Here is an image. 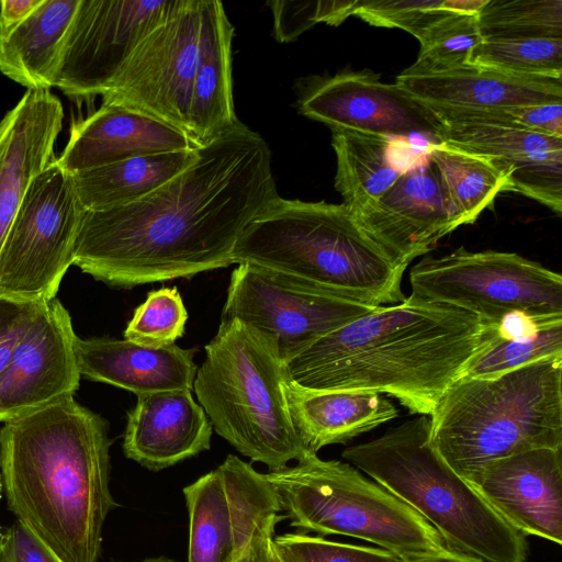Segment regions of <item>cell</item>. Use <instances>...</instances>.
<instances>
[{
  "mask_svg": "<svg viewBox=\"0 0 562 562\" xmlns=\"http://www.w3.org/2000/svg\"><path fill=\"white\" fill-rule=\"evenodd\" d=\"M335 188L352 213L376 202L402 173L391 159V137L330 128Z\"/></svg>",
  "mask_w": 562,
  "mask_h": 562,
  "instance_id": "28",
  "label": "cell"
},
{
  "mask_svg": "<svg viewBox=\"0 0 562 562\" xmlns=\"http://www.w3.org/2000/svg\"><path fill=\"white\" fill-rule=\"evenodd\" d=\"M301 114L330 128L382 136L420 135L438 144L441 121L395 83H384L371 70L340 71L316 78L301 93Z\"/></svg>",
  "mask_w": 562,
  "mask_h": 562,
  "instance_id": "15",
  "label": "cell"
},
{
  "mask_svg": "<svg viewBox=\"0 0 562 562\" xmlns=\"http://www.w3.org/2000/svg\"><path fill=\"white\" fill-rule=\"evenodd\" d=\"M201 5L202 0H187L180 11L148 33L102 95V104L138 111L190 137L189 103L200 45Z\"/></svg>",
  "mask_w": 562,
  "mask_h": 562,
  "instance_id": "14",
  "label": "cell"
},
{
  "mask_svg": "<svg viewBox=\"0 0 562 562\" xmlns=\"http://www.w3.org/2000/svg\"><path fill=\"white\" fill-rule=\"evenodd\" d=\"M412 294L451 305L501 328L520 317L537 327L562 322V277L515 252L463 247L425 257L409 272Z\"/></svg>",
  "mask_w": 562,
  "mask_h": 562,
  "instance_id": "9",
  "label": "cell"
},
{
  "mask_svg": "<svg viewBox=\"0 0 562 562\" xmlns=\"http://www.w3.org/2000/svg\"><path fill=\"white\" fill-rule=\"evenodd\" d=\"M273 541L285 562H405L382 548L336 542L303 532L274 536Z\"/></svg>",
  "mask_w": 562,
  "mask_h": 562,
  "instance_id": "38",
  "label": "cell"
},
{
  "mask_svg": "<svg viewBox=\"0 0 562 562\" xmlns=\"http://www.w3.org/2000/svg\"><path fill=\"white\" fill-rule=\"evenodd\" d=\"M376 307L338 297L285 272L238 263L222 319H237L261 335L285 366L322 337Z\"/></svg>",
  "mask_w": 562,
  "mask_h": 562,
  "instance_id": "12",
  "label": "cell"
},
{
  "mask_svg": "<svg viewBox=\"0 0 562 562\" xmlns=\"http://www.w3.org/2000/svg\"><path fill=\"white\" fill-rule=\"evenodd\" d=\"M0 562H1V543H0Z\"/></svg>",
  "mask_w": 562,
  "mask_h": 562,
  "instance_id": "46",
  "label": "cell"
},
{
  "mask_svg": "<svg viewBox=\"0 0 562 562\" xmlns=\"http://www.w3.org/2000/svg\"><path fill=\"white\" fill-rule=\"evenodd\" d=\"M233 263H252L303 279L367 305L397 304L405 266L396 262L345 204L272 200L240 234Z\"/></svg>",
  "mask_w": 562,
  "mask_h": 562,
  "instance_id": "4",
  "label": "cell"
},
{
  "mask_svg": "<svg viewBox=\"0 0 562 562\" xmlns=\"http://www.w3.org/2000/svg\"><path fill=\"white\" fill-rule=\"evenodd\" d=\"M352 214L366 233L406 268L463 225L428 156L402 172L376 202Z\"/></svg>",
  "mask_w": 562,
  "mask_h": 562,
  "instance_id": "16",
  "label": "cell"
},
{
  "mask_svg": "<svg viewBox=\"0 0 562 562\" xmlns=\"http://www.w3.org/2000/svg\"><path fill=\"white\" fill-rule=\"evenodd\" d=\"M196 148L143 155L70 173L86 211L106 210L138 201L187 169Z\"/></svg>",
  "mask_w": 562,
  "mask_h": 562,
  "instance_id": "27",
  "label": "cell"
},
{
  "mask_svg": "<svg viewBox=\"0 0 562 562\" xmlns=\"http://www.w3.org/2000/svg\"><path fill=\"white\" fill-rule=\"evenodd\" d=\"M1 562H64L29 527L16 521L0 535Z\"/></svg>",
  "mask_w": 562,
  "mask_h": 562,
  "instance_id": "41",
  "label": "cell"
},
{
  "mask_svg": "<svg viewBox=\"0 0 562 562\" xmlns=\"http://www.w3.org/2000/svg\"><path fill=\"white\" fill-rule=\"evenodd\" d=\"M79 0H42L22 21L0 29V72L27 90L55 87L60 53Z\"/></svg>",
  "mask_w": 562,
  "mask_h": 562,
  "instance_id": "26",
  "label": "cell"
},
{
  "mask_svg": "<svg viewBox=\"0 0 562 562\" xmlns=\"http://www.w3.org/2000/svg\"><path fill=\"white\" fill-rule=\"evenodd\" d=\"M234 26L218 0H202L200 45L189 103L190 137L203 146L238 121L234 109Z\"/></svg>",
  "mask_w": 562,
  "mask_h": 562,
  "instance_id": "24",
  "label": "cell"
},
{
  "mask_svg": "<svg viewBox=\"0 0 562 562\" xmlns=\"http://www.w3.org/2000/svg\"><path fill=\"white\" fill-rule=\"evenodd\" d=\"M279 520L261 525L252 536L248 551V562H285L279 554L273 537Z\"/></svg>",
  "mask_w": 562,
  "mask_h": 562,
  "instance_id": "42",
  "label": "cell"
},
{
  "mask_svg": "<svg viewBox=\"0 0 562 562\" xmlns=\"http://www.w3.org/2000/svg\"><path fill=\"white\" fill-rule=\"evenodd\" d=\"M188 312L177 288L150 291L133 314L124 330L131 341L162 347L183 335Z\"/></svg>",
  "mask_w": 562,
  "mask_h": 562,
  "instance_id": "37",
  "label": "cell"
},
{
  "mask_svg": "<svg viewBox=\"0 0 562 562\" xmlns=\"http://www.w3.org/2000/svg\"><path fill=\"white\" fill-rule=\"evenodd\" d=\"M285 378V366L268 340L237 319H222L193 382L215 431L270 471L311 452L292 423Z\"/></svg>",
  "mask_w": 562,
  "mask_h": 562,
  "instance_id": "7",
  "label": "cell"
},
{
  "mask_svg": "<svg viewBox=\"0 0 562 562\" xmlns=\"http://www.w3.org/2000/svg\"><path fill=\"white\" fill-rule=\"evenodd\" d=\"M76 339L57 299L0 296V422L74 395L81 378Z\"/></svg>",
  "mask_w": 562,
  "mask_h": 562,
  "instance_id": "10",
  "label": "cell"
},
{
  "mask_svg": "<svg viewBox=\"0 0 562 562\" xmlns=\"http://www.w3.org/2000/svg\"><path fill=\"white\" fill-rule=\"evenodd\" d=\"M405 562H485L484 560L460 552L454 549H448L443 552L426 555L413 560H407Z\"/></svg>",
  "mask_w": 562,
  "mask_h": 562,
  "instance_id": "44",
  "label": "cell"
},
{
  "mask_svg": "<svg viewBox=\"0 0 562 562\" xmlns=\"http://www.w3.org/2000/svg\"><path fill=\"white\" fill-rule=\"evenodd\" d=\"M278 196L267 142L238 120L145 198L85 211L72 265L120 289L228 267L243 231Z\"/></svg>",
  "mask_w": 562,
  "mask_h": 562,
  "instance_id": "1",
  "label": "cell"
},
{
  "mask_svg": "<svg viewBox=\"0 0 562 562\" xmlns=\"http://www.w3.org/2000/svg\"><path fill=\"white\" fill-rule=\"evenodd\" d=\"M485 0H366L355 1L353 15L374 26L402 29L418 41L443 19L479 11Z\"/></svg>",
  "mask_w": 562,
  "mask_h": 562,
  "instance_id": "36",
  "label": "cell"
},
{
  "mask_svg": "<svg viewBox=\"0 0 562 562\" xmlns=\"http://www.w3.org/2000/svg\"><path fill=\"white\" fill-rule=\"evenodd\" d=\"M42 0H1L0 29L12 26L25 19Z\"/></svg>",
  "mask_w": 562,
  "mask_h": 562,
  "instance_id": "43",
  "label": "cell"
},
{
  "mask_svg": "<svg viewBox=\"0 0 562 562\" xmlns=\"http://www.w3.org/2000/svg\"><path fill=\"white\" fill-rule=\"evenodd\" d=\"M471 485L521 533L562 544V448L495 460Z\"/></svg>",
  "mask_w": 562,
  "mask_h": 562,
  "instance_id": "17",
  "label": "cell"
},
{
  "mask_svg": "<svg viewBox=\"0 0 562 562\" xmlns=\"http://www.w3.org/2000/svg\"><path fill=\"white\" fill-rule=\"evenodd\" d=\"M265 476L284 517L303 531L362 539L405 561L451 549L418 513L348 463L308 452Z\"/></svg>",
  "mask_w": 562,
  "mask_h": 562,
  "instance_id": "8",
  "label": "cell"
},
{
  "mask_svg": "<svg viewBox=\"0 0 562 562\" xmlns=\"http://www.w3.org/2000/svg\"><path fill=\"white\" fill-rule=\"evenodd\" d=\"M562 357V322L519 336L499 333L467 366L463 375L492 378L529 363Z\"/></svg>",
  "mask_w": 562,
  "mask_h": 562,
  "instance_id": "34",
  "label": "cell"
},
{
  "mask_svg": "<svg viewBox=\"0 0 562 562\" xmlns=\"http://www.w3.org/2000/svg\"><path fill=\"white\" fill-rule=\"evenodd\" d=\"M63 120L50 90H26L0 121V249L27 188L54 158Z\"/></svg>",
  "mask_w": 562,
  "mask_h": 562,
  "instance_id": "19",
  "label": "cell"
},
{
  "mask_svg": "<svg viewBox=\"0 0 562 562\" xmlns=\"http://www.w3.org/2000/svg\"><path fill=\"white\" fill-rule=\"evenodd\" d=\"M135 562H178L177 560L167 558V557H158V558H149L142 561H135Z\"/></svg>",
  "mask_w": 562,
  "mask_h": 562,
  "instance_id": "45",
  "label": "cell"
},
{
  "mask_svg": "<svg viewBox=\"0 0 562 562\" xmlns=\"http://www.w3.org/2000/svg\"><path fill=\"white\" fill-rule=\"evenodd\" d=\"M482 41L477 11L453 14L424 34L417 60L404 71L432 74L469 66L473 49Z\"/></svg>",
  "mask_w": 562,
  "mask_h": 562,
  "instance_id": "35",
  "label": "cell"
},
{
  "mask_svg": "<svg viewBox=\"0 0 562 562\" xmlns=\"http://www.w3.org/2000/svg\"><path fill=\"white\" fill-rule=\"evenodd\" d=\"M341 456L418 513L449 548L485 562H526L525 535L443 460L432 445L428 416L351 446Z\"/></svg>",
  "mask_w": 562,
  "mask_h": 562,
  "instance_id": "6",
  "label": "cell"
},
{
  "mask_svg": "<svg viewBox=\"0 0 562 562\" xmlns=\"http://www.w3.org/2000/svg\"><path fill=\"white\" fill-rule=\"evenodd\" d=\"M198 148L183 132L138 111L102 104L75 123L57 164L68 173L136 156Z\"/></svg>",
  "mask_w": 562,
  "mask_h": 562,
  "instance_id": "21",
  "label": "cell"
},
{
  "mask_svg": "<svg viewBox=\"0 0 562 562\" xmlns=\"http://www.w3.org/2000/svg\"><path fill=\"white\" fill-rule=\"evenodd\" d=\"M477 22L483 40L562 38V1L485 0Z\"/></svg>",
  "mask_w": 562,
  "mask_h": 562,
  "instance_id": "32",
  "label": "cell"
},
{
  "mask_svg": "<svg viewBox=\"0 0 562 562\" xmlns=\"http://www.w3.org/2000/svg\"><path fill=\"white\" fill-rule=\"evenodd\" d=\"M430 110L440 121L509 124L562 137V102L488 110Z\"/></svg>",
  "mask_w": 562,
  "mask_h": 562,
  "instance_id": "39",
  "label": "cell"
},
{
  "mask_svg": "<svg viewBox=\"0 0 562 562\" xmlns=\"http://www.w3.org/2000/svg\"><path fill=\"white\" fill-rule=\"evenodd\" d=\"M395 85L439 110H488L562 102V79L528 78L473 65L441 72L402 71Z\"/></svg>",
  "mask_w": 562,
  "mask_h": 562,
  "instance_id": "22",
  "label": "cell"
},
{
  "mask_svg": "<svg viewBox=\"0 0 562 562\" xmlns=\"http://www.w3.org/2000/svg\"><path fill=\"white\" fill-rule=\"evenodd\" d=\"M187 0H79L65 37L55 87L75 100L108 92L140 41Z\"/></svg>",
  "mask_w": 562,
  "mask_h": 562,
  "instance_id": "13",
  "label": "cell"
},
{
  "mask_svg": "<svg viewBox=\"0 0 562 562\" xmlns=\"http://www.w3.org/2000/svg\"><path fill=\"white\" fill-rule=\"evenodd\" d=\"M438 144L485 156L504 170L510 191L561 215L562 137L516 125L441 121Z\"/></svg>",
  "mask_w": 562,
  "mask_h": 562,
  "instance_id": "18",
  "label": "cell"
},
{
  "mask_svg": "<svg viewBox=\"0 0 562 562\" xmlns=\"http://www.w3.org/2000/svg\"><path fill=\"white\" fill-rule=\"evenodd\" d=\"M469 65L544 79H562V38L483 40Z\"/></svg>",
  "mask_w": 562,
  "mask_h": 562,
  "instance_id": "33",
  "label": "cell"
},
{
  "mask_svg": "<svg viewBox=\"0 0 562 562\" xmlns=\"http://www.w3.org/2000/svg\"><path fill=\"white\" fill-rule=\"evenodd\" d=\"M427 156L463 225L474 223L498 193L510 191L508 175L485 156L441 143L430 145Z\"/></svg>",
  "mask_w": 562,
  "mask_h": 562,
  "instance_id": "29",
  "label": "cell"
},
{
  "mask_svg": "<svg viewBox=\"0 0 562 562\" xmlns=\"http://www.w3.org/2000/svg\"><path fill=\"white\" fill-rule=\"evenodd\" d=\"M136 396L124 432L126 458L159 471L210 449L213 427L191 390Z\"/></svg>",
  "mask_w": 562,
  "mask_h": 562,
  "instance_id": "20",
  "label": "cell"
},
{
  "mask_svg": "<svg viewBox=\"0 0 562 562\" xmlns=\"http://www.w3.org/2000/svg\"><path fill=\"white\" fill-rule=\"evenodd\" d=\"M231 514L234 551L238 561L250 546L256 530L263 524L284 519L278 496L265 474L237 456L228 454L217 468Z\"/></svg>",
  "mask_w": 562,
  "mask_h": 562,
  "instance_id": "31",
  "label": "cell"
},
{
  "mask_svg": "<svg viewBox=\"0 0 562 562\" xmlns=\"http://www.w3.org/2000/svg\"><path fill=\"white\" fill-rule=\"evenodd\" d=\"M289 413L305 448L344 443L394 419L398 412L382 394L363 391L313 390L288 376L283 382Z\"/></svg>",
  "mask_w": 562,
  "mask_h": 562,
  "instance_id": "25",
  "label": "cell"
},
{
  "mask_svg": "<svg viewBox=\"0 0 562 562\" xmlns=\"http://www.w3.org/2000/svg\"><path fill=\"white\" fill-rule=\"evenodd\" d=\"M189 514L188 562H237L231 514L217 469L183 488Z\"/></svg>",
  "mask_w": 562,
  "mask_h": 562,
  "instance_id": "30",
  "label": "cell"
},
{
  "mask_svg": "<svg viewBox=\"0 0 562 562\" xmlns=\"http://www.w3.org/2000/svg\"><path fill=\"white\" fill-rule=\"evenodd\" d=\"M273 35L281 43L296 40L318 22L340 24L353 14L355 1H269Z\"/></svg>",
  "mask_w": 562,
  "mask_h": 562,
  "instance_id": "40",
  "label": "cell"
},
{
  "mask_svg": "<svg viewBox=\"0 0 562 562\" xmlns=\"http://www.w3.org/2000/svg\"><path fill=\"white\" fill-rule=\"evenodd\" d=\"M108 424L72 396L4 423L0 469L9 509L64 562H98L110 490Z\"/></svg>",
  "mask_w": 562,
  "mask_h": 562,
  "instance_id": "3",
  "label": "cell"
},
{
  "mask_svg": "<svg viewBox=\"0 0 562 562\" xmlns=\"http://www.w3.org/2000/svg\"><path fill=\"white\" fill-rule=\"evenodd\" d=\"M75 350L80 376L136 395L191 390L198 370L195 349L176 344L153 347L128 339L77 337Z\"/></svg>",
  "mask_w": 562,
  "mask_h": 562,
  "instance_id": "23",
  "label": "cell"
},
{
  "mask_svg": "<svg viewBox=\"0 0 562 562\" xmlns=\"http://www.w3.org/2000/svg\"><path fill=\"white\" fill-rule=\"evenodd\" d=\"M430 438L469 484L491 462L536 448H562V357L492 378L462 375L429 415Z\"/></svg>",
  "mask_w": 562,
  "mask_h": 562,
  "instance_id": "5",
  "label": "cell"
},
{
  "mask_svg": "<svg viewBox=\"0 0 562 562\" xmlns=\"http://www.w3.org/2000/svg\"><path fill=\"white\" fill-rule=\"evenodd\" d=\"M85 211L70 173L52 160L27 188L0 249V296L55 299Z\"/></svg>",
  "mask_w": 562,
  "mask_h": 562,
  "instance_id": "11",
  "label": "cell"
},
{
  "mask_svg": "<svg viewBox=\"0 0 562 562\" xmlns=\"http://www.w3.org/2000/svg\"><path fill=\"white\" fill-rule=\"evenodd\" d=\"M498 333L472 313L411 294L322 337L286 362L285 372L307 389L387 394L429 416Z\"/></svg>",
  "mask_w": 562,
  "mask_h": 562,
  "instance_id": "2",
  "label": "cell"
}]
</instances>
